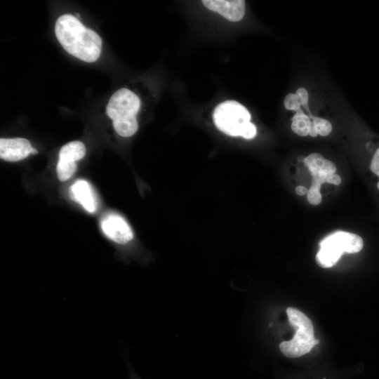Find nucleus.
I'll list each match as a JSON object with an SVG mask.
<instances>
[{"mask_svg":"<svg viewBox=\"0 0 379 379\" xmlns=\"http://www.w3.org/2000/svg\"><path fill=\"white\" fill-rule=\"evenodd\" d=\"M55 34L63 48L74 57L86 62H93L99 58L101 38L73 15L64 14L58 18Z\"/></svg>","mask_w":379,"mask_h":379,"instance_id":"nucleus-1","label":"nucleus"},{"mask_svg":"<svg viewBox=\"0 0 379 379\" xmlns=\"http://www.w3.org/2000/svg\"><path fill=\"white\" fill-rule=\"evenodd\" d=\"M140 100L133 91L122 88L113 93L106 107L107 116L113 120L115 131L122 137H130L138 128L136 114Z\"/></svg>","mask_w":379,"mask_h":379,"instance_id":"nucleus-2","label":"nucleus"},{"mask_svg":"<svg viewBox=\"0 0 379 379\" xmlns=\"http://www.w3.org/2000/svg\"><path fill=\"white\" fill-rule=\"evenodd\" d=\"M213 118L216 127L230 136L252 139L256 135V127L250 121L251 114L235 100L219 104L214 110Z\"/></svg>","mask_w":379,"mask_h":379,"instance_id":"nucleus-3","label":"nucleus"},{"mask_svg":"<svg viewBox=\"0 0 379 379\" xmlns=\"http://www.w3.org/2000/svg\"><path fill=\"white\" fill-rule=\"evenodd\" d=\"M286 314L296 332L291 340L281 342L279 349L287 357H300L308 353L319 341L314 338L312 321L304 313L293 307H288Z\"/></svg>","mask_w":379,"mask_h":379,"instance_id":"nucleus-4","label":"nucleus"},{"mask_svg":"<svg viewBox=\"0 0 379 379\" xmlns=\"http://www.w3.org/2000/svg\"><path fill=\"white\" fill-rule=\"evenodd\" d=\"M363 246L364 241L360 236L349 232L336 231L320 241L316 262L321 267H331L344 253H358Z\"/></svg>","mask_w":379,"mask_h":379,"instance_id":"nucleus-5","label":"nucleus"},{"mask_svg":"<svg viewBox=\"0 0 379 379\" xmlns=\"http://www.w3.org/2000/svg\"><path fill=\"white\" fill-rule=\"evenodd\" d=\"M302 161L312 176V185L307 193V201L312 205H318L322 200L320 187L326 182L330 175L335 173L337 167L333 162L324 159L319 153L310 154Z\"/></svg>","mask_w":379,"mask_h":379,"instance_id":"nucleus-6","label":"nucleus"},{"mask_svg":"<svg viewBox=\"0 0 379 379\" xmlns=\"http://www.w3.org/2000/svg\"><path fill=\"white\" fill-rule=\"evenodd\" d=\"M86 152V147L81 141H72L61 147L56 167L60 181H66L72 176L77 169L76 161L81 159Z\"/></svg>","mask_w":379,"mask_h":379,"instance_id":"nucleus-7","label":"nucleus"},{"mask_svg":"<svg viewBox=\"0 0 379 379\" xmlns=\"http://www.w3.org/2000/svg\"><path fill=\"white\" fill-rule=\"evenodd\" d=\"M100 225L104 234L118 245H126L133 239L131 227L119 215H108L102 220Z\"/></svg>","mask_w":379,"mask_h":379,"instance_id":"nucleus-8","label":"nucleus"},{"mask_svg":"<svg viewBox=\"0 0 379 379\" xmlns=\"http://www.w3.org/2000/svg\"><path fill=\"white\" fill-rule=\"evenodd\" d=\"M32 146L25 138H1L0 157L7 161H18L27 157Z\"/></svg>","mask_w":379,"mask_h":379,"instance_id":"nucleus-9","label":"nucleus"},{"mask_svg":"<svg viewBox=\"0 0 379 379\" xmlns=\"http://www.w3.org/2000/svg\"><path fill=\"white\" fill-rule=\"evenodd\" d=\"M201 2L208 9L232 22L241 20L245 14V1L243 0H204Z\"/></svg>","mask_w":379,"mask_h":379,"instance_id":"nucleus-10","label":"nucleus"},{"mask_svg":"<svg viewBox=\"0 0 379 379\" xmlns=\"http://www.w3.org/2000/svg\"><path fill=\"white\" fill-rule=\"evenodd\" d=\"M72 199L80 204L85 210L93 213L96 208V202L91 187L88 182L79 180L71 187Z\"/></svg>","mask_w":379,"mask_h":379,"instance_id":"nucleus-11","label":"nucleus"},{"mask_svg":"<svg viewBox=\"0 0 379 379\" xmlns=\"http://www.w3.org/2000/svg\"><path fill=\"white\" fill-rule=\"evenodd\" d=\"M310 116L305 114L302 109L296 112L291 119V130L300 136L309 135L310 129L312 124V120L310 119Z\"/></svg>","mask_w":379,"mask_h":379,"instance_id":"nucleus-12","label":"nucleus"},{"mask_svg":"<svg viewBox=\"0 0 379 379\" xmlns=\"http://www.w3.org/2000/svg\"><path fill=\"white\" fill-rule=\"evenodd\" d=\"M314 126L315 131L317 134L321 136H326L331 133L332 131V125L329 121L326 119L310 116Z\"/></svg>","mask_w":379,"mask_h":379,"instance_id":"nucleus-13","label":"nucleus"},{"mask_svg":"<svg viewBox=\"0 0 379 379\" xmlns=\"http://www.w3.org/2000/svg\"><path fill=\"white\" fill-rule=\"evenodd\" d=\"M284 105L286 109L296 112L301 108L302 103L295 93H290L285 97Z\"/></svg>","mask_w":379,"mask_h":379,"instance_id":"nucleus-14","label":"nucleus"},{"mask_svg":"<svg viewBox=\"0 0 379 379\" xmlns=\"http://www.w3.org/2000/svg\"><path fill=\"white\" fill-rule=\"evenodd\" d=\"M369 168L371 171L379 178V146L373 152L370 161ZM377 188L379 190V179L377 182Z\"/></svg>","mask_w":379,"mask_h":379,"instance_id":"nucleus-15","label":"nucleus"},{"mask_svg":"<svg viewBox=\"0 0 379 379\" xmlns=\"http://www.w3.org/2000/svg\"><path fill=\"white\" fill-rule=\"evenodd\" d=\"M295 94L299 98L302 105L304 107L305 109H307L310 113V109L308 107V100H309V95L307 90L302 87L299 88Z\"/></svg>","mask_w":379,"mask_h":379,"instance_id":"nucleus-16","label":"nucleus"},{"mask_svg":"<svg viewBox=\"0 0 379 379\" xmlns=\"http://www.w3.org/2000/svg\"><path fill=\"white\" fill-rule=\"evenodd\" d=\"M341 178L338 174H333L330 175L326 180V182L331 183L335 185H339L341 182Z\"/></svg>","mask_w":379,"mask_h":379,"instance_id":"nucleus-17","label":"nucleus"},{"mask_svg":"<svg viewBox=\"0 0 379 379\" xmlns=\"http://www.w3.org/2000/svg\"><path fill=\"white\" fill-rule=\"evenodd\" d=\"M308 192V189L305 187L299 185L295 187V193L299 196H303L306 194Z\"/></svg>","mask_w":379,"mask_h":379,"instance_id":"nucleus-18","label":"nucleus"},{"mask_svg":"<svg viewBox=\"0 0 379 379\" xmlns=\"http://www.w3.org/2000/svg\"><path fill=\"white\" fill-rule=\"evenodd\" d=\"M37 153H38V151L35 148L33 147L32 149L31 154H37Z\"/></svg>","mask_w":379,"mask_h":379,"instance_id":"nucleus-19","label":"nucleus"}]
</instances>
